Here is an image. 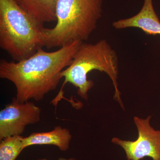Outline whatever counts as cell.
Returning <instances> with one entry per match:
<instances>
[{
	"label": "cell",
	"instance_id": "2",
	"mask_svg": "<svg viewBox=\"0 0 160 160\" xmlns=\"http://www.w3.org/2000/svg\"><path fill=\"white\" fill-rule=\"evenodd\" d=\"M103 0H58L57 24L44 28V46L48 49L62 47L89 39L102 14Z\"/></svg>",
	"mask_w": 160,
	"mask_h": 160
},
{
	"label": "cell",
	"instance_id": "10",
	"mask_svg": "<svg viewBox=\"0 0 160 160\" xmlns=\"http://www.w3.org/2000/svg\"><path fill=\"white\" fill-rule=\"evenodd\" d=\"M22 136L5 138L0 143V160H16L22 150Z\"/></svg>",
	"mask_w": 160,
	"mask_h": 160
},
{
	"label": "cell",
	"instance_id": "5",
	"mask_svg": "<svg viewBox=\"0 0 160 160\" xmlns=\"http://www.w3.org/2000/svg\"><path fill=\"white\" fill-rule=\"evenodd\" d=\"M151 116L145 119L136 116L133 118L138 132V137L135 141L117 137L112 139V142L122 148L127 160H141L146 157L160 160V130L151 126Z\"/></svg>",
	"mask_w": 160,
	"mask_h": 160
},
{
	"label": "cell",
	"instance_id": "7",
	"mask_svg": "<svg viewBox=\"0 0 160 160\" xmlns=\"http://www.w3.org/2000/svg\"><path fill=\"white\" fill-rule=\"evenodd\" d=\"M112 26L118 29L137 28L149 35H160V21L155 11L152 0H144L138 13L113 22Z\"/></svg>",
	"mask_w": 160,
	"mask_h": 160
},
{
	"label": "cell",
	"instance_id": "3",
	"mask_svg": "<svg viewBox=\"0 0 160 160\" xmlns=\"http://www.w3.org/2000/svg\"><path fill=\"white\" fill-rule=\"evenodd\" d=\"M94 70L104 72L109 76L115 89L114 98L124 108L118 89V60L116 52L105 39L95 44L82 43L70 66L61 73L64 82L62 88L69 83L77 88V94L87 101L89 90L94 86L93 81L88 80V74Z\"/></svg>",
	"mask_w": 160,
	"mask_h": 160
},
{
	"label": "cell",
	"instance_id": "8",
	"mask_svg": "<svg viewBox=\"0 0 160 160\" xmlns=\"http://www.w3.org/2000/svg\"><path fill=\"white\" fill-rule=\"evenodd\" d=\"M72 135L68 129L57 126L52 131L47 132H33L29 136L23 138V149L33 145H53L61 151H67L70 146Z\"/></svg>",
	"mask_w": 160,
	"mask_h": 160
},
{
	"label": "cell",
	"instance_id": "11",
	"mask_svg": "<svg viewBox=\"0 0 160 160\" xmlns=\"http://www.w3.org/2000/svg\"><path fill=\"white\" fill-rule=\"evenodd\" d=\"M38 160H48L47 159H46L45 158H42V159H38ZM58 160H77L75 158H70L69 159H66V158H60Z\"/></svg>",
	"mask_w": 160,
	"mask_h": 160
},
{
	"label": "cell",
	"instance_id": "9",
	"mask_svg": "<svg viewBox=\"0 0 160 160\" xmlns=\"http://www.w3.org/2000/svg\"><path fill=\"white\" fill-rule=\"evenodd\" d=\"M41 24L57 21L58 0H13Z\"/></svg>",
	"mask_w": 160,
	"mask_h": 160
},
{
	"label": "cell",
	"instance_id": "6",
	"mask_svg": "<svg viewBox=\"0 0 160 160\" xmlns=\"http://www.w3.org/2000/svg\"><path fill=\"white\" fill-rule=\"evenodd\" d=\"M42 110L34 103H21L16 98L0 111V141L9 136L22 135L26 126L40 121Z\"/></svg>",
	"mask_w": 160,
	"mask_h": 160
},
{
	"label": "cell",
	"instance_id": "4",
	"mask_svg": "<svg viewBox=\"0 0 160 160\" xmlns=\"http://www.w3.org/2000/svg\"><path fill=\"white\" fill-rule=\"evenodd\" d=\"M43 24L13 0H0V47L19 62L44 47Z\"/></svg>",
	"mask_w": 160,
	"mask_h": 160
},
{
	"label": "cell",
	"instance_id": "1",
	"mask_svg": "<svg viewBox=\"0 0 160 160\" xmlns=\"http://www.w3.org/2000/svg\"><path fill=\"white\" fill-rule=\"evenodd\" d=\"M83 42H72L51 52L40 48L30 57L19 62L2 59L0 78L14 84L16 98L20 102L41 101L57 89L62 72L70 66Z\"/></svg>",
	"mask_w": 160,
	"mask_h": 160
}]
</instances>
